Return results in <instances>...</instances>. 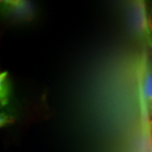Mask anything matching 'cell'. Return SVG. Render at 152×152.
<instances>
[{"label": "cell", "instance_id": "7a4b0ae2", "mask_svg": "<svg viewBox=\"0 0 152 152\" xmlns=\"http://www.w3.org/2000/svg\"><path fill=\"white\" fill-rule=\"evenodd\" d=\"M132 27L136 36L145 43L147 42L146 2L135 1L130 6Z\"/></svg>", "mask_w": 152, "mask_h": 152}, {"label": "cell", "instance_id": "277c9868", "mask_svg": "<svg viewBox=\"0 0 152 152\" xmlns=\"http://www.w3.org/2000/svg\"><path fill=\"white\" fill-rule=\"evenodd\" d=\"M147 12V42L146 44L152 49V1L146 2Z\"/></svg>", "mask_w": 152, "mask_h": 152}, {"label": "cell", "instance_id": "3957f363", "mask_svg": "<svg viewBox=\"0 0 152 152\" xmlns=\"http://www.w3.org/2000/svg\"><path fill=\"white\" fill-rule=\"evenodd\" d=\"M0 84H1V106L5 107L7 104L9 103L10 101V84L8 79V73L4 72L1 74L0 77Z\"/></svg>", "mask_w": 152, "mask_h": 152}, {"label": "cell", "instance_id": "8992f818", "mask_svg": "<svg viewBox=\"0 0 152 152\" xmlns=\"http://www.w3.org/2000/svg\"><path fill=\"white\" fill-rule=\"evenodd\" d=\"M151 152H152V145H151Z\"/></svg>", "mask_w": 152, "mask_h": 152}, {"label": "cell", "instance_id": "5b68a950", "mask_svg": "<svg viewBox=\"0 0 152 152\" xmlns=\"http://www.w3.org/2000/svg\"><path fill=\"white\" fill-rule=\"evenodd\" d=\"M10 116L7 115L5 113H1V126H5L10 123Z\"/></svg>", "mask_w": 152, "mask_h": 152}, {"label": "cell", "instance_id": "6da1fadb", "mask_svg": "<svg viewBox=\"0 0 152 152\" xmlns=\"http://www.w3.org/2000/svg\"><path fill=\"white\" fill-rule=\"evenodd\" d=\"M138 71L142 112L145 118H150L152 116V55H144Z\"/></svg>", "mask_w": 152, "mask_h": 152}]
</instances>
